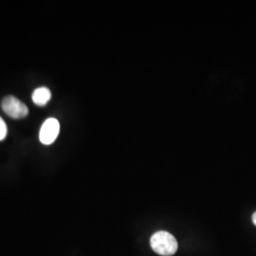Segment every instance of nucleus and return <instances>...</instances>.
I'll list each match as a JSON object with an SVG mask.
<instances>
[{"label": "nucleus", "mask_w": 256, "mask_h": 256, "mask_svg": "<svg viewBox=\"0 0 256 256\" xmlns=\"http://www.w3.org/2000/svg\"><path fill=\"white\" fill-rule=\"evenodd\" d=\"M252 222H254V224L256 226V212L252 214Z\"/></svg>", "instance_id": "423d86ee"}, {"label": "nucleus", "mask_w": 256, "mask_h": 256, "mask_svg": "<svg viewBox=\"0 0 256 256\" xmlns=\"http://www.w3.org/2000/svg\"><path fill=\"white\" fill-rule=\"evenodd\" d=\"M4 112L12 119H22L28 114L27 106L14 96H7L1 102Z\"/></svg>", "instance_id": "f03ea898"}, {"label": "nucleus", "mask_w": 256, "mask_h": 256, "mask_svg": "<svg viewBox=\"0 0 256 256\" xmlns=\"http://www.w3.org/2000/svg\"><path fill=\"white\" fill-rule=\"evenodd\" d=\"M8 134V128L4 122V120L0 117V140H3L7 137Z\"/></svg>", "instance_id": "39448f33"}, {"label": "nucleus", "mask_w": 256, "mask_h": 256, "mask_svg": "<svg viewBox=\"0 0 256 256\" xmlns=\"http://www.w3.org/2000/svg\"><path fill=\"white\" fill-rule=\"evenodd\" d=\"M150 245L152 250L158 256H172L178 250V241L168 232L158 230L150 238Z\"/></svg>", "instance_id": "f257e3e1"}, {"label": "nucleus", "mask_w": 256, "mask_h": 256, "mask_svg": "<svg viewBox=\"0 0 256 256\" xmlns=\"http://www.w3.org/2000/svg\"><path fill=\"white\" fill-rule=\"evenodd\" d=\"M50 98H52V92L46 86L38 88L34 92L32 96L34 102L39 106H46L50 100Z\"/></svg>", "instance_id": "20e7f679"}, {"label": "nucleus", "mask_w": 256, "mask_h": 256, "mask_svg": "<svg viewBox=\"0 0 256 256\" xmlns=\"http://www.w3.org/2000/svg\"><path fill=\"white\" fill-rule=\"evenodd\" d=\"M60 132V124L54 118H48L42 124L40 133H39V140L43 144H52L55 142Z\"/></svg>", "instance_id": "7ed1b4c3"}]
</instances>
